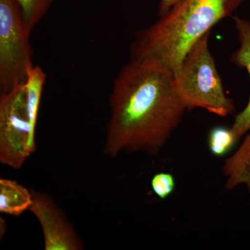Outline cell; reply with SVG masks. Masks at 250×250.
Masks as SVG:
<instances>
[{"label": "cell", "instance_id": "obj_1", "mask_svg": "<svg viewBox=\"0 0 250 250\" xmlns=\"http://www.w3.org/2000/svg\"><path fill=\"white\" fill-rule=\"evenodd\" d=\"M104 154L156 156L187 109L177 93L174 72L158 62L131 59L118 74L110 97Z\"/></svg>", "mask_w": 250, "mask_h": 250}, {"label": "cell", "instance_id": "obj_2", "mask_svg": "<svg viewBox=\"0 0 250 250\" xmlns=\"http://www.w3.org/2000/svg\"><path fill=\"white\" fill-rule=\"evenodd\" d=\"M244 1L180 0L157 22L137 33L131 46V59L158 62L175 75L197 41Z\"/></svg>", "mask_w": 250, "mask_h": 250}, {"label": "cell", "instance_id": "obj_3", "mask_svg": "<svg viewBox=\"0 0 250 250\" xmlns=\"http://www.w3.org/2000/svg\"><path fill=\"white\" fill-rule=\"evenodd\" d=\"M210 33L194 45L174 75L177 93L187 109L200 108L220 117L235 111L234 104L223 88L208 47Z\"/></svg>", "mask_w": 250, "mask_h": 250}, {"label": "cell", "instance_id": "obj_4", "mask_svg": "<svg viewBox=\"0 0 250 250\" xmlns=\"http://www.w3.org/2000/svg\"><path fill=\"white\" fill-rule=\"evenodd\" d=\"M28 30L15 0H0L1 94L25 84L34 67Z\"/></svg>", "mask_w": 250, "mask_h": 250}, {"label": "cell", "instance_id": "obj_5", "mask_svg": "<svg viewBox=\"0 0 250 250\" xmlns=\"http://www.w3.org/2000/svg\"><path fill=\"white\" fill-rule=\"evenodd\" d=\"M36 127L31 123L25 86L0 97V161L18 170L36 149Z\"/></svg>", "mask_w": 250, "mask_h": 250}, {"label": "cell", "instance_id": "obj_6", "mask_svg": "<svg viewBox=\"0 0 250 250\" xmlns=\"http://www.w3.org/2000/svg\"><path fill=\"white\" fill-rule=\"evenodd\" d=\"M31 210L42 228L46 250H83V246L63 212L46 194L31 190Z\"/></svg>", "mask_w": 250, "mask_h": 250}, {"label": "cell", "instance_id": "obj_7", "mask_svg": "<svg viewBox=\"0 0 250 250\" xmlns=\"http://www.w3.org/2000/svg\"><path fill=\"white\" fill-rule=\"evenodd\" d=\"M233 21L240 47L231 55V62L237 66L246 69L250 78V21L238 16H234ZM231 129L238 141L250 131V96L246 108L235 118Z\"/></svg>", "mask_w": 250, "mask_h": 250}, {"label": "cell", "instance_id": "obj_8", "mask_svg": "<svg viewBox=\"0 0 250 250\" xmlns=\"http://www.w3.org/2000/svg\"><path fill=\"white\" fill-rule=\"evenodd\" d=\"M31 190L10 179H0V212L20 216L32 204Z\"/></svg>", "mask_w": 250, "mask_h": 250}, {"label": "cell", "instance_id": "obj_9", "mask_svg": "<svg viewBox=\"0 0 250 250\" xmlns=\"http://www.w3.org/2000/svg\"><path fill=\"white\" fill-rule=\"evenodd\" d=\"M222 171L226 177L225 187L228 190L245 184L250 174V133L236 152L225 161Z\"/></svg>", "mask_w": 250, "mask_h": 250}, {"label": "cell", "instance_id": "obj_10", "mask_svg": "<svg viewBox=\"0 0 250 250\" xmlns=\"http://www.w3.org/2000/svg\"><path fill=\"white\" fill-rule=\"evenodd\" d=\"M23 21L29 31L39 24L49 11L54 0H15Z\"/></svg>", "mask_w": 250, "mask_h": 250}, {"label": "cell", "instance_id": "obj_11", "mask_svg": "<svg viewBox=\"0 0 250 250\" xmlns=\"http://www.w3.org/2000/svg\"><path fill=\"white\" fill-rule=\"evenodd\" d=\"M238 141L232 129L225 126H216L208 135V148L215 156L225 155Z\"/></svg>", "mask_w": 250, "mask_h": 250}, {"label": "cell", "instance_id": "obj_12", "mask_svg": "<svg viewBox=\"0 0 250 250\" xmlns=\"http://www.w3.org/2000/svg\"><path fill=\"white\" fill-rule=\"evenodd\" d=\"M175 179L173 176L166 172L156 174L151 180L153 192L161 200L170 196L175 188Z\"/></svg>", "mask_w": 250, "mask_h": 250}, {"label": "cell", "instance_id": "obj_13", "mask_svg": "<svg viewBox=\"0 0 250 250\" xmlns=\"http://www.w3.org/2000/svg\"><path fill=\"white\" fill-rule=\"evenodd\" d=\"M180 0H160L159 6V16L165 14Z\"/></svg>", "mask_w": 250, "mask_h": 250}, {"label": "cell", "instance_id": "obj_14", "mask_svg": "<svg viewBox=\"0 0 250 250\" xmlns=\"http://www.w3.org/2000/svg\"><path fill=\"white\" fill-rule=\"evenodd\" d=\"M244 185L246 186L247 189H248V191L250 194V174L249 177H248V179H246Z\"/></svg>", "mask_w": 250, "mask_h": 250}]
</instances>
